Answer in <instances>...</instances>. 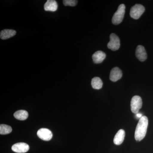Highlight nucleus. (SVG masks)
<instances>
[{"label": "nucleus", "mask_w": 153, "mask_h": 153, "mask_svg": "<svg viewBox=\"0 0 153 153\" xmlns=\"http://www.w3.org/2000/svg\"><path fill=\"white\" fill-rule=\"evenodd\" d=\"M142 100L139 96H134L132 98L131 102V109L134 114L139 113L140 109L142 107Z\"/></svg>", "instance_id": "7ed1b4c3"}, {"label": "nucleus", "mask_w": 153, "mask_h": 153, "mask_svg": "<svg viewBox=\"0 0 153 153\" xmlns=\"http://www.w3.org/2000/svg\"><path fill=\"white\" fill-rule=\"evenodd\" d=\"M136 114L137 117H139L140 118H141L143 117L142 114H141L139 113H138Z\"/></svg>", "instance_id": "a211bd4d"}, {"label": "nucleus", "mask_w": 153, "mask_h": 153, "mask_svg": "<svg viewBox=\"0 0 153 153\" xmlns=\"http://www.w3.org/2000/svg\"><path fill=\"white\" fill-rule=\"evenodd\" d=\"M148 123V119L146 116H143L140 118L135 131L134 137L136 140L140 141L143 139L146 134Z\"/></svg>", "instance_id": "f257e3e1"}, {"label": "nucleus", "mask_w": 153, "mask_h": 153, "mask_svg": "<svg viewBox=\"0 0 153 153\" xmlns=\"http://www.w3.org/2000/svg\"><path fill=\"white\" fill-rule=\"evenodd\" d=\"M77 1L75 0H64L63 1V4L65 6H71L74 7L76 5Z\"/></svg>", "instance_id": "f3484780"}, {"label": "nucleus", "mask_w": 153, "mask_h": 153, "mask_svg": "<svg viewBox=\"0 0 153 153\" xmlns=\"http://www.w3.org/2000/svg\"><path fill=\"white\" fill-rule=\"evenodd\" d=\"M12 150L18 153H25L30 149V146L27 144L24 143H19L13 145Z\"/></svg>", "instance_id": "423d86ee"}, {"label": "nucleus", "mask_w": 153, "mask_h": 153, "mask_svg": "<svg viewBox=\"0 0 153 153\" xmlns=\"http://www.w3.org/2000/svg\"><path fill=\"white\" fill-rule=\"evenodd\" d=\"M125 5L124 4H122L119 6L117 11L113 16L112 22L114 25H119L122 22L125 13Z\"/></svg>", "instance_id": "f03ea898"}, {"label": "nucleus", "mask_w": 153, "mask_h": 153, "mask_svg": "<svg viewBox=\"0 0 153 153\" xmlns=\"http://www.w3.org/2000/svg\"><path fill=\"white\" fill-rule=\"evenodd\" d=\"M106 55L104 52L98 51L95 52L92 55L93 62L95 63H100L103 62L105 59Z\"/></svg>", "instance_id": "f8f14e48"}, {"label": "nucleus", "mask_w": 153, "mask_h": 153, "mask_svg": "<svg viewBox=\"0 0 153 153\" xmlns=\"http://www.w3.org/2000/svg\"><path fill=\"white\" fill-rule=\"evenodd\" d=\"M136 56L140 61H144L146 60L147 55L144 47L141 45H139L137 47L136 50Z\"/></svg>", "instance_id": "1a4fd4ad"}, {"label": "nucleus", "mask_w": 153, "mask_h": 153, "mask_svg": "<svg viewBox=\"0 0 153 153\" xmlns=\"http://www.w3.org/2000/svg\"><path fill=\"white\" fill-rule=\"evenodd\" d=\"M37 135L40 139L44 141L50 140L53 136L51 131L45 128L40 129L37 132Z\"/></svg>", "instance_id": "0eeeda50"}, {"label": "nucleus", "mask_w": 153, "mask_h": 153, "mask_svg": "<svg viewBox=\"0 0 153 153\" xmlns=\"http://www.w3.org/2000/svg\"><path fill=\"white\" fill-rule=\"evenodd\" d=\"M125 137V131L123 129H120L117 131L114 139V143L116 145H120L123 143Z\"/></svg>", "instance_id": "9d476101"}, {"label": "nucleus", "mask_w": 153, "mask_h": 153, "mask_svg": "<svg viewBox=\"0 0 153 153\" xmlns=\"http://www.w3.org/2000/svg\"><path fill=\"white\" fill-rule=\"evenodd\" d=\"M91 86L95 89H100L102 88L103 83L101 79L99 77H95L91 80Z\"/></svg>", "instance_id": "2eb2a0df"}, {"label": "nucleus", "mask_w": 153, "mask_h": 153, "mask_svg": "<svg viewBox=\"0 0 153 153\" xmlns=\"http://www.w3.org/2000/svg\"><path fill=\"white\" fill-rule=\"evenodd\" d=\"M120 45V40L119 37L114 33L111 34L110 41L107 45L108 48L112 51H116L119 49Z\"/></svg>", "instance_id": "20e7f679"}, {"label": "nucleus", "mask_w": 153, "mask_h": 153, "mask_svg": "<svg viewBox=\"0 0 153 153\" xmlns=\"http://www.w3.org/2000/svg\"><path fill=\"white\" fill-rule=\"evenodd\" d=\"M122 72L118 67H114L111 69L110 74V79L113 82L117 81L121 78Z\"/></svg>", "instance_id": "6e6552de"}, {"label": "nucleus", "mask_w": 153, "mask_h": 153, "mask_svg": "<svg viewBox=\"0 0 153 153\" xmlns=\"http://www.w3.org/2000/svg\"><path fill=\"white\" fill-rule=\"evenodd\" d=\"M12 131V128L10 126L5 124L0 125V134L1 135L7 134L10 133Z\"/></svg>", "instance_id": "dca6fc26"}, {"label": "nucleus", "mask_w": 153, "mask_h": 153, "mask_svg": "<svg viewBox=\"0 0 153 153\" xmlns=\"http://www.w3.org/2000/svg\"><path fill=\"white\" fill-rule=\"evenodd\" d=\"M57 4L55 0H48L44 6V9L45 11L55 12L57 10Z\"/></svg>", "instance_id": "9b49d317"}, {"label": "nucleus", "mask_w": 153, "mask_h": 153, "mask_svg": "<svg viewBox=\"0 0 153 153\" xmlns=\"http://www.w3.org/2000/svg\"><path fill=\"white\" fill-rule=\"evenodd\" d=\"M16 34L15 30L5 29L2 30L0 33V38L2 40H6L13 37Z\"/></svg>", "instance_id": "ddd939ff"}, {"label": "nucleus", "mask_w": 153, "mask_h": 153, "mask_svg": "<svg viewBox=\"0 0 153 153\" xmlns=\"http://www.w3.org/2000/svg\"><path fill=\"white\" fill-rule=\"evenodd\" d=\"M29 114L26 111L19 110L14 113V117L20 120H26L28 117Z\"/></svg>", "instance_id": "4468645a"}, {"label": "nucleus", "mask_w": 153, "mask_h": 153, "mask_svg": "<svg viewBox=\"0 0 153 153\" xmlns=\"http://www.w3.org/2000/svg\"><path fill=\"white\" fill-rule=\"evenodd\" d=\"M145 10V7L143 6L138 4L132 7L131 9L130 15L133 19H139L142 15L143 13Z\"/></svg>", "instance_id": "39448f33"}]
</instances>
